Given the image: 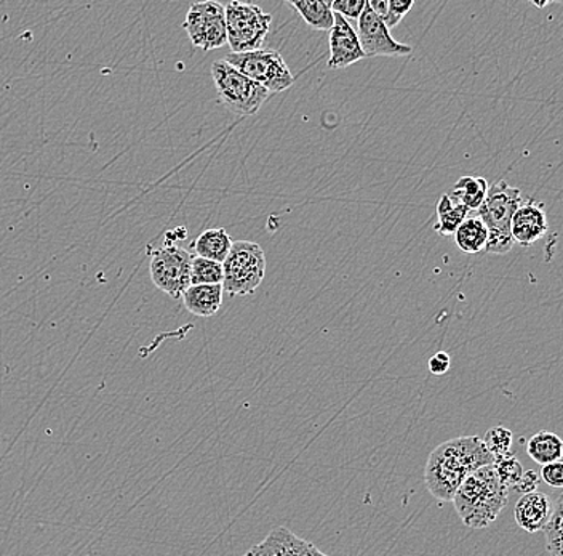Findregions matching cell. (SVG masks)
I'll return each instance as SVG.
<instances>
[{
    "label": "cell",
    "mask_w": 563,
    "mask_h": 556,
    "mask_svg": "<svg viewBox=\"0 0 563 556\" xmlns=\"http://www.w3.org/2000/svg\"><path fill=\"white\" fill-rule=\"evenodd\" d=\"M357 36H359L360 46H362L366 56H404L413 53L410 46L397 42L391 36L389 29L370 9L369 2H367L362 15H360Z\"/></svg>",
    "instance_id": "cell-10"
},
{
    "label": "cell",
    "mask_w": 563,
    "mask_h": 556,
    "mask_svg": "<svg viewBox=\"0 0 563 556\" xmlns=\"http://www.w3.org/2000/svg\"><path fill=\"white\" fill-rule=\"evenodd\" d=\"M222 285L189 286L183 294L184 306L189 313L199 318H212L217 315L222 305Z\"/></svg>",
    "instance_id": "cell-15"
},
{
    "label": "cell",
    "mask_w": 563,
    "mask_h": 556,
    "mask_svg": "<svg viewBox=\"0 0 563 556\" xmlns=\"http://www.w3.org/2000/svg\"><path fill=\"white\" fill-rule=\"evenodd\" d=\"M522 205V191L509 187L504 180L490 187L484 204L478 208V218L488 229V242L485 252L504 255L512 251L511 224L515 211Z\"/></svg>",
    "instance_id": "cell-3"
},
{
    "label": "cell",
    "mask_w": 563,
    "mask_h": 556,
    "mask_svg": "<svg viewBox=\"0 0 563 556\" xmlns=\"http://www.w3.org/2000/svg\"><path fill=\"white\" fill-rule=\"evenodd\" d=\"M494 467L506 490L517 486L519 481L522 480V477H524L525 473L521 462H519L517 457L512 453L508 454V456L495 458Z\"/></svg>",
    "instance_id": "cell-25"
},
{
    "label": "cell",
    "mask_w": 563,
    "mask_h": 556,
    "mask_svg": "<svg viewBox=\"0 0 563 556\" xmlns=\"http://www.w3.org/2000/svg\"><path fill=\"white\" fill-rule=\"evenodd\" d=\"M488 187L487 180L482 177H461L451 190V198L468 207V211H478L487 198Z\"/></svg>",
    "instance_id": "cell-21"
},
{
    "label": "cell",
    "mask_w": 563,
    "mask_h": 556,
    "mask_svg": "<svg viewBox=\"0 0 563 556\" xmlns=\"http://www.w3.org/2000/svg\"><path fill=\"white\" fill-rule=\"evenodd\" d=\"M222 291L232 296L252 295L265 279V251L256 242L235 241L222 262Z\"/></svg>",
    "instance_id": "cell-5"
},
{
    "label": "cell",
    "mask_w": 563,
    "mask_h": 556,
    "mask_svg": "<svg viewBox=\"0 0 563 556\" xmlns=\"http://www.w3.org/2000/svg\"><path fill=\"white\" fill-rule=\"evenodd\" d=\"M329 43V67L332 70H345L367 59L356 29L338 13H335V25L330 29Z\"/></svg>",
    "instance_id": "cell-11"
},
{
    "label": "cell",
    "mask_w": 563,
    "mask_h": 556,
    "mask_svg": "<svg viewBox=\"0 0 563 556\" xmlns=\"http://www.w3.org/2000/svg\"><path fill=\"white\" fill-rule=\"evenodd\" d=\"M232 244H234V241H232L231 236L228 235L226 229L214 228L202 232V235L192 242L191 248L197 257L205 258V261L222 263L226 261V257H228L229 252H231Z\"/></svg>",
    "instance_id": "cell-16"
},
{
    "label": "cell",
    "mask_w": 563,
    "mask_h": 556,
    "mask_svg": "<svg viewBox=\"0 0 563 556\" xmlns=\"http://www.w3.org/2000/svg\"><path fill=\"white\" fill-rule=\"evenodd\" d=\"M192 255L174 242L151 252L150 275L154 286L171 299H180L191 286Z\"/></svg>",
    "instance_id": "cell-8"
},
{
    "label": "cell",
    "mask_w": 563,
    "mask_h": 556,
    "mask_svg": "<svg viewBox=\"0 0 563 556\" xmlns=\"http://www.w3.org/2000/svg\"><path fill=\"white\" fill-rule=\"evenodd\" d=\"M225 271L222 263L205 261L201 257H192L191 286H217L222 285Z\"/></svg>",
    "instance_id": "cell-22"
},
{
    "label": "cell",
    "mask_w": 563,
    "mask_h": 556,
    "mask_svg": "<svg viewBox=\"0 0 563 556\" xmlns=\"http://www.w3.org/2000/svg\"><path fill=\"white\" fill-rule=\"evenodd\" d=\"M366 5L367 0H335L332 10L345 20H359Z\"/></svg>",
    "instance_id": "cell-27"
},
{
    "label": "cell",
    "mask_w": 563,
    "mask_h": 556,
    "mask_svg": "<svg viewBox=\"0 0 563 556\" xmlns=\"http://www.w3.org/2000/svg\"><path fill=\"white\" fill-rule=\"evenodd\" d=\"M508 498L509 490L502 486L491 464L471 473L451 502L464 525L484 529L498 520Z\"/></svg>",
    "instance_id": "cell-2"
},
{
    "label": "cell",
    "mask_w": 563,
    "mask_h": 556,
    "mask_svg": "<svg viewBox=\"0 0 563 556\" xmlns=\"http://www.w3.org/2000/svg\"><path fill=\"white\" fill-rule=\"evenodd\" d=\"M512 238L519 244L532 245L549 231L548 218H546L542 204L535 201L525 202L515 211L511 224Z\"/></svg>",
    "instance_id": "cell-12"
},
{
    "label": "cell",
    "mask_w": 563,
    "mask_h": 556,
    "mask_svg": "<svg viewBox=\"0 0 563 556\" xmlns=\"http://www.w3.org/2000/svg\"><path fill=\"white\" fill-rule=\"evenodd\" d=\"M484 440L485 447L494 458L508 456L512 453V444H514V434L509 428L498 426L490 428L485 434Z\"/></svg>",
    "instance_id": "cell-24"
},
{
    "label": "cell",
    "mask_w": 563,
    "mask_h": 556,
    "mask_svg": "<svg viewBox=\"0 0 563 556\" xmlns=\"http://www.w3.org/2000/svg\"><path fill=\"white\" fill-rule=\"evenodd\" d=\"M468 214H470V211L461 202H458L448 193L444 194L437 202L436 231L440 236L455 235L457 229L466 220Z\"/></svg>",
    "instance_id": "cell-19"
},
{
    "label": "cell",
    "mask_w": 563,
    "mask_h": 556,
    "mask_svg": "<svg viewBox=\"0 0 563 556\" xmlns=\"http://www.w3.org/2000/svg\"><path fill=\"white\" fill-rule=\"evenodd\" d=\"M494 460L482 438L460 437L445 441L427 458L424 468L427 491L437 501L451 502L471 473Z\"/></svg>",
    "instance_id": "cell-1"
},
{
    "label": "cell",
    "mask_w": 563,
    "mask_h": 556,
    "mask_svg": "<svg viewBox=\"0 0 563 556\" xmlns=\"http://www.w3.org/2000/svg\"><path fill=\"white\" fill-rule=\"evenodd\" d=\"M527 453L539 465L562 460L563 440L552 431H539L528 440Z\"/></svg>",
    "instance_id": "cell-18"
},
{
    "label": "cell",
    "mask_w": 563,
    "mask_h": 556,
    "mask_svg": "<svg viewBox=\"0 0 563 556\" xmlns=\"http://www.w3.org/2000/svg\"><path fill=\"white\" fill-rule=\"evenodd\" d=\"M387 2H389V9H387V16L383 23L391 31L406 18L407 13L413 9L414 2L413 0H387Z\"/></svg>",
    "instance_id": "cell-26"
},
{
    "label": "cell",
    "mask_w": 563,
    "mask_h": 556,
    "mask_svg": "<svg viewBox=\"0 0 563 556\" xmlns=\"http://www.w3.org/2000/svg\"><path fill=\"white\" fill-rule=\"evenodd\" d=\"M542 531H545L549 555L563 556V492Z\"/></svg>",
    "instance_id": "cell-23"
},
{
    "label": "cell",
    "mask_w": 563,
    "mask_h": 556,
    "mask_svg": "<svg viewBox=\"0 0 563 556\" xmlns=\"http://www.w3.org/2000/svg\"><path fill=\"white\" fill-rule=\"evenodd\" d=\"M225 62L271 93L283 92L295 83L278 50L259 49L245 53H228Z\"/></svg>",
    "instance_id": "cell-6"
},
{
    "label": "cell",
    "mask_w": 563,
    "mask_h": 556,
    "mask_svg": "<svg viewBox=\"0 0 563 556\" xmlns=\"http://www.w3.org/2000/svg\"><path fill=\"white\" fill-rule=\"evenodd\" d=\"M455 241H457L460 251L472 255L481 254V252H484L485 248H487L488 229L481 218H466L463 225L455 232Z\"/></svg>",
    "instance_id": "cell-20"
},
{
    "label": "cell",
    "mask_w": 563,
    "mask_h": 556,
    "mask_svg": "<svg viewBox=\"0 0 563 556\" xmlns=\"http://www.w3.org/2000/svg\"><path fill=\"white\" fill-rule=\"evenodd\" d=\"M311 542L293 534L290 529L279 526L272 529L261 544L255 545L244 556H305Z\"/></svg>",
    "instance_id": "cell-13"
},
{
    "label": "cell",
    "mask_w": 563,
    "mask_h": 556,
    "mask_svg": "<svg viewBox=\"0 0 563 556\" xmlns=\"http://www.w3.org/2000/svg\"><path fill=\"white\" fill-rule=\"evenodd\" d=\"M451 366V358L448 353L438 352L430 359V370L434 376H444Z\"/></svg>",
    "instance_id": "cell-29"
},
{
    "label": "cell",
    "mask_w": 563,
    "mask_h": 556,
    "mask_svg": "<svg viewBox=\"0 0 563 556\" xmlns=\"http://www.w3.org/2000/svg\"><path fill=\"white\" fill-rule=\"evenodd\" d=\"M333 2L325 0H303V2H289L305 20L306 25L316 31H329L335 25V13L332 10Z\"/></svg>",
    "instance_id": "cell-17"
},
{
    "label": "cell",
    "mask_w": 563,
    "mask_h": 556,
    "mask_svg": "<svg viewBox=\"0 0 563 556\" xmlns=\"http://www.w3.org/2000/svg\"><path fill=\"white\" fill-rule=\"evenodd\" d=\"M541 480L548 486L563 488V460L552 462V464L542 465Z\"/></svg>",
    "instance_id": "cell-28"
},
{
    "label": "cell",
    "mask_w": 563,
    "mask_h": 556,
    "mask_svg": "<svg viewBox=\"0 0 563 556\" xmlns=\"http://www.w3.org/2000/svg\"><path fill=\"white\" fill-rule=\"evenodd\" d=\"M305 556H329L323 554V552H320L319 548L316 547V545L311 544V547H309L308 554Z\"/></svg>",
    "instance_id": "cell-31"
},
{
    "label": "cell",
    "mask_w": 563,
    "mask_h": 556,
    "mask_svg": "<svg viewBox=\"0 0 563 556\" xmlns=\"http://www.w3.org/2000/svg\"><path fill=\"white\" fill-rule=\"evenodd\" d=\"M225 10L228 43L232 53L261 49L271 26L272 15L253 3L231 2Z\"/></svg>",
    "instance_id": "cell-7"
},
{
    "label": "cell",
    "mask_w": 563,
    "mask_h": 556,
    "mask_svg": "<svg viewBox=\"0 0 563 556\" xmlns=\"http://www.w3.org/2000/svg\"><path fill=\"white\" fill-rule=\"evenodd\" d=\"M212 77L221 103L231 113L241 117L253 116L261 110L263 104L272 96L258 84L253 83L225 60H217L212 65Z\"/></svg>",
    "instance_id": "cell-4"
},
{
    "label": "cell",
    "mask_w": 563,
    "mask_h": 556,
    "mask_svg": "<svg viewBox=\"0 0 563 556\" xmlns=\"http://www.w3.org/2000/svg\"><path fill=\"white\" fill-rule=\"evenodd\" d=\"M551 514V501L542 492L535 491L530 494H524L515 504V521L530 534L542 531L548 525Z\"/></svg>",
    "instance_id": "cell-14"
},
{
    "label": "cell",
    "mask_w": 563,
    "mask_h": 556,
    "mask_svg": "<svg viewBox=\"0 0 563 556\" xmlns=\"http://www.w3.org/2000/svg\"><path fill=\"white\" fill-rule=\"evenodd\" d=\"M192 46L204 52L221 49L228 43V29H226V10L221 3L197 2L192 3L188 10L187 20L183 23Z\"/></svg>",
    "instance_id": "cell-9"
},
{
    "label": "cell",
    "mask_w": 563,
    "mask_h": 556,
    "mask_svg": "<svg viewBox=\"0 0 563 556\" xmlns=\"http://www.w3.org/2000/svg\"><path fill=\"white\" fill-rule=\"evenodd\" d=\"M538 484L539 473H536V471L533 470L525 471L524 477H522V480L519 481V484L514 488V490L522 492V495L530 494V492L538 490Z\"/></svg>",
    "instance_id": "cell-30"
}]
</instances>
